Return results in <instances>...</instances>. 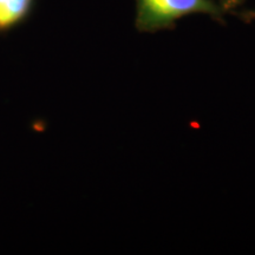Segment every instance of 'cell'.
<instances>
[{
	"label": "cell",
	"instance_id": "obj_4",
	"mask_svg": "<svg viewBox=\"0 0 255 255\" xmlns=\"http://www.w3.org/2000/svg\"><path fill=\"white\" fill-rule=\"evenodd\" d=\"M246 18L248 20H255V11H252V12H247L246 14Z\"/></svg>",
	"mask_w": 255,
	"mask_h": 255
},
{
	"label": "cell",
	"instance_id": "obj_3",
	"mask_svg": "<svg viewBox=\"0 0 255 255\" xmlns=\"http://www.w3.org/2000/svg\"><path fill=\"white\" fill-rule=\"evenodd\" d=\"M244 1L245 0H219L218 2L223 11H225V13H227V12H232L235 8H238L239 6L242 5Z\"/></svg>",
	"mask_w": 255,
	"mask_h": 255
},
{
	"label": "cell",
	"instance_id": "obj_1",
	"mask_svg": "<svg viewBox=\"0 0 255 255\" xmlns=\"http://www.w3.org/2000/svg\"><path fill=\"white\" fill-rule=\"evenodd\" d=\"M135 27L144 33H155L175 27L178 19L191 14H206L223 23L225 11L214 0H135Z\"/></svg>",
	"mask_w": 255,
	"mask_h": 255
},
{
	"label": "cell",
	"instance_id": "obj_2",
	"mask_svg": "<svg viewBox=\"0 0 255 255\" xmlns=\"http://www.w3.org/2000/svg\"><path fill=\"white\" fill-rule=\"evenodd\" d=\"M33 0H0V33L20 24L30 13Z\"/></svg>",
	"mask_w": 255,
	"mask_h": 255
}]
</instances>
